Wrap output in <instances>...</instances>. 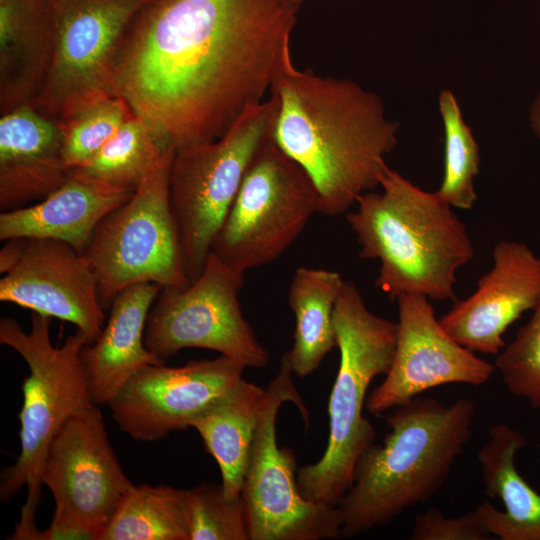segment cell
<instances>
[{"label":"cell","instance_id":"obj_30","mask_svg":"<svg viewBox=\"0 0 540 540\" xmlns=\"http://www.w3.org/2000/svg\"><path fill=\"white\" fill-rule=\"evenodd\" d=\"M514 339L496 355L494 366L506 389L540 410V303Z\"/></svg>","mask_w":540,"mask_h":540},{"label":"cell","instance_id":"obj_31","mask_svg":"<svg viewBox=\"0 0 540 540\" xmlns=\"http://www.w3.org/2000/svg\"><path fill=\"white\" fill-rule=\"evenodd\" d=\"M493 536L483 525L476 511L459 517H446L431 508L414 518L410 540H490Z\"/></svg>","mask_w":540,"mask_h":540},{"label":"cell","instance_id":"obj_19","mask_svg":"<svg viewBox=\"0 0 540 540\" xmlns=\"http://www.w3.org/2000/svg\"><path fill=\"white\" fill-rule=\"evenodd\" d=\"M161 289L147 282L120 291L99 337L82 348L80 358L94 404L108 405L139 369L164 364L144 342L148 314Z\"/></svg>","mask_w":540,"mask_h":540},{"label":"cell","instance_id":"obj_26","mask_svg":"<svg viewBox=\"0 0 540 540\" xmlns=\"http://www.w3.org/2000/svg\"><path fill=\"white\" fill-rule=\"evenodd\" d=\"M170 147L163 144L141 118L133 115L88 162L72 170L114 188L134 192L152 165Z\"/></svg>","mask_w":540,"mask_h":540},{"label":"cell","instance_id":"obj_22","mask_svg":"<svg viewBox=\"0 0 540 540\" xmlns=\"http://www.w3.org/2000/svg\"><path fill=\"white\" fill-rule=\"evenodd\" d=\"M527 443L519 430L499 423L478 452L484 491L499 498L504 510L483 502L475 511L489 533L501 540H540V494L515 466L516 454Z\"/></svg>","mask_w":540,"mask_h":540},{"label":"cell","instance_id":"obj_11","mask_svg":"<svg viewBox=\"0 0 540 540\" xmlns=\"http://www.w3.org/2000/svg\"><path fill=\"white\" fill-rule=\"evenodd\" d=\"M40 478L53 495L55 512L38 540H95L134 486L121 468L94 403L72 415L56 433Z\"/></svg>","mask_w":540,"mask_h":540},{"label":"cell","instance_id":"obj_4","mask_svg":"<svg viewBox=\"0 0 540 540\" xmlns=\"http://www.w3.org/2000/svg\"><path fill=\"white\" fill-rule=\"evenodd\" d=\"M382 192L368 191L346 219L364 259L380 262L375 286L396 300L418 294L456 301V272L472 260L473 244L464 223L437 192L414 185L388 168Z\"/></svg>","mask_w":540,"mask_h":540},{"label":"cell","instance_id":"obj_25","mask_svg":"<svg viewBox=\"0 0 540 540\" xmlns=\"http://www.w3.org/2000/svg\"><path fill=\"white\" fill-rule=\"evenodd\" d=\"M95 540H189L184 489L134 485Z\"/></svg>","mask_w":540,"mask_h":540},{"label":"cell","instance_id":"obj_2","mask_svg":"<svg viewBox=\"0 0 540 540\" xmlns=\"http://www.w3.org/2000/svg\"><path fill=\"white\" fill-rule=\"evenodd\" d=\"M270 94L278 106L274 141L314 183L321 214H342L380 185L398 124L387 119L378 95L349 79L300 70L293 61Z\"/></svg>","mask_w":540,"mask_h":540},{"label":"cell","instance_id":"obj_6","mask_svg":"<svg viewBox=\"0 0 540 540\" xmlns=\"http://www.w3.org/2000/svg\"><path fill=\"white\" fill-rule=\"evenodd\" d=\"M334 325L340 361L328 402V442L317 462L297 471V484L307 499L337 506L359 457L375 442V428L363 410L372 380L392 364L397 322L371 312L355 284L345 281Z\"/></svg>","mask_w":540,"mask_h":540},{"label":"cell","instance_id":"obj_15","mask_svg":"<svg viewBox=\"0 0 540 540\" xmlns=\"http://www.w3.org/2000/svg\"><path fill=\"white\" fill-rule=\"evenodd\" d=\"M396 301L395 353L384 380L367 395L369 413L380 415L434 387L480 386L490 380L494 364L480 359L446 332L428 297L402 294Z\"/></svg>","mask_w":540,"mask_h":540},{"label":"cell","instance_id":"obj_24","mask_svg":"<svg viewBox=\"0 0 540 540\" xmlns=\"http://www.w3.org/2000/svg\"><path fill=\"white\" fill-rule=\"evenodd\" d=\"M345 280L327 269L299 267L288 292L295 317L293 345L285 354L292 373L305 378L337 347L334 310Z\"/></svg>","mask_w":540,"mask_h":540},{"label":"cell","instance_id":"obj_20","mask_svg":"<svg viewBox=\"0 0 540 540\" xmlns=\"http://www.w3.org/2000/svg\"><path fill=\"white\" fill-rule=\"evenodd\" d=\"M132 194L71 170L60 187L36 204L3 211L0 239H53L83 253L99 223Z\"/></svg>","mask_w":540,"mask_h":540},{"label":"cell","instance_id":"obj_7","mask_svg":"<svg viewBox=\"0 0 540 540\" xmlns=\"http://www.w3.org/2000/svg\"><path fill=\"white\" fill-rule=\"evenodd\" d=\"M277 108L270 94L220 138L175 150L169 205L190 283L203 270L251 161L274 138Z\"/></svg>","mask_w":540,"mask_h":540},{"label":"cell","instance_id":"obj_27","mask_svg":"<svg viewBox=\"0 0 540 540\" xmlns=\"http://www.w3.org/2000/svg\"><path fill=\"white\" fill-rule=\"evenodd\" d=\"M135 115L120 96L104 94L65 108L55 119L66 165L72 170L88 162Z\"/></svg>","mask_w":540,"mask_h":540},{"label":"cell","instance_id":"obj_8","mask_svg":"<svg viewBox=\"0 0 540 540\" xmlns=\"http://www.w3.org/2000/svg\"><path fill=\"white\" fill-rule=\"evenodd\" d=\"M174 153L170 147L160 155L132 196L99 223L82 253L96 276L103 307L134 284H190L169 205Z\"/></svg>","mask_w":540,"mask_h":540},{"label":"cell","instance_id":"obj_16","mask_svg":"<svg viewBox=\"0 0 540 540\" xmlns=\"http://www.w3.org/2000/svg\"><path fill=\"white\" fill-rule=\"evenodd\" d=\"M247 367L228 356L183 366L147 365L108 403L119 428L137 441H157L191 422L243 378Z\"/></svg>","mask_w":540,"mask_h":540},{"label":"cell","instance_id":"obj_12","mask_svg":"<svg viewBox=\"0 0 540 540\" xmlns=\"http://www.w3.org/2000/svg\"><path fill=\"white\" fill-rule=\"evenodd\" d=\"M244 273L210 252L203 270L187 287H162L148 314L144 342L158 358L185 348H204L246 367L262 368L268 350L243 316L239 292Z\"/></svg>","mask_w":540,"mask_h":540},{"label":"cell","instance_id":"obj_9","mask_svg":"<svg viewBox=\"0 0 540 540\" xmlns=\"http://www.w3.org/2000/svg\"><path fill=\"white\" fill-rule=\"evenodd\" d=\"M284 355L264 390L258 424L250 447L241 489L250 540H322L341 537L337 506L307 499L297 484L296 460L279 447L276 422L280 407L292 402L308 424L309 412L292 380Z\"/></svg>","mask_w":540,"mask_h":540},{"label":"cell","instance_id":"obj_32","mask_svg":"<svg viewBox=\"0 0 540 540\" xmlns=\"http://www.w3.org/2000/svg\"><path fill=\"white\" fill-rule=\"evenodd\" d=\"M530 121L535 134L540 138V94L531 108Z\"/></svg>","mask_w":540,"mask_h":540},{"label":"cell","instance_id":"obj_10","mask_svg":"<svg viewBox=\"0 0 540 540\" xmlns=\"http://www.w3.org/2000/svg\"><path fill=\"white\" fill-rule=\"evenodd\" d=\"M316 213L320 197L314 183L273 138L247 168L211 252L245 273L278 259Z\"/></svg>","mask_w":540,"mask_h":540},{"label":"cell","instance_id":"obj_17","mask_svg":"<svg viewBox=\"0 0 540 540\" xmlns=\"http://www.w3.org/2000/svg\"><path fill=\"white\" fill-rule=\"evenodd\" d=\"M492 258L476 290L456 300L439 321L462 346L496 356L509 326L540 303V257L523 243L499 241Z\"/></svg>","mask_w":540,"mask_h":540},{"label":"cell","instance_id":"obj_23","mask_svg":"<svg viewBox=\"0 0 540 540\" xmlns=\"http://www.w3.org/2000/svg\"><path fill=\"white\" fill-rule=\"evenodd\" d=\"M264 390L242 378L190 424L215 459L222 491L230 499L241 494Z\"/></svg>","mask_w":540,"mask_h":540},{"label":"cell","instance_id":"obj_18","mask_svg":"<svg viewBox=\"0 0 540 540\" xmlns=\"http://www.w3.org/2000/svg\"><path fill=\"white\" fill-rule=\"evenodd\" d=\"M55 120L31 105L0 118V208L10 211L42 200L70 176Z\"/></svg>","mask_w":540,"mask_h":540},{"label":"cell","instance_id":"obj_1","mask_svg":"<svg viewBox=\"0 0 540 540\" xmlns=\"http://www.w3.org/2000/svg\"><path fill=\"white\" fill-rule=\"evenodd\" d=\"M305 0H153L113 67L117 95L175 150L224 135L291 63Z\"/></svg>","mask_w":540,"mask_h":540},{"label":"cell","instance_id":"obj_28","mask_svg":"<svg viewBox=\"0 0 540 540\" xmlns=\"http://www.w3.org/2000/svg\"><path fill=\"white\" fill-rule=\"evenodd\" d=\"M444 128V173L437 194L453 208L470 210L477 200L474 178L479 173V147L450 90L439 95Z\"/></svg>","mask_w":540,"mask_h":540},{"label":"cell","instance_id":"obj_3","mask_svg":"<svg viewBox=\"0 0 540 540\" xmlns=\"http://www.w3.org/2000/svg\"><path fill=\"white\" fill-rule=\"evenodd\" d=\"M386 416L389 432L359 457L339 501L341 537L351 538L391 522L432 498L444 485L471 435L475 405H449L415 397Z\"/></svg>","mask_w":540,"mask_h":540},{"label":"cell","instance_id":"obj_21","mask_svg":"<svg viewBox=\"0 0 540 540\" xmlns=\"http://www.w3.org/2000/svg\"><path fill=\"white\" fill-rule=\"evenodd\" d=\"M55 32L48 0H0V112L30 105L51 68Z\"/></svg>","mask_w":540,"mask_h":540},{"label":"cell","instance_id":"obj_13","mask_svg":"<svg viewBox=\"0 0 540 540\" xmlns=\"http://www.w3.org/2000/svg\"><path fill=\"white\" fill-rule=\"evenodd\" d=\"M152 1L48 0L54 55L48 76L30 105L54 120L80 101L117 95L113 83L116 56L131 24Z\"/></svg>","mask_w":540,"mask_h":540},{"label":"cell","instance_id":"obj_29","mask_svg":"<svg viewBox=\"0 0 540 540\" xmlns=\"http://www.w3.org/2000/svg\"><path fill=\"white\" fill-rule=\"evenodd\" d=\"M189 540H250L241 496L230 499L221 485L184 489Z\"/></svg>","mask_w":540,"mask_h":540},{"label":"cell","instance_id":"obj_14","mask_svg":"<svg viewBox=\"0 0 540 540\" xmlns=\"http://www.w3.org/2000/svg\"><path fill=\"white\" fill-rule=\"evenodd\" d=\"M0 300L74 324L94 343L104 327L96 276L71 245L14 238L0 250Z\"/></svg>","mask_w":540,"mask_h":540},{"label":"cell","instance_id":"obj_5","mask_svg":"<svg viewBox=\"0 0 540 540\" xmlns=\"http://www.w3.org/2000/svg\"><path fill=\"white\" fill-rule=\"evenodd\" d=\"M50 321L48 316L31 312V328L26 332L13 318L0 320V343L15 350L29 369L22 384L20 453L0 475L2 502L27 488L20 520L10 537L13 540H38L35 519L43 485L40 472L48 448L62 425L93 403L80 358L88 339L77 329L64 343L53 345Z\"/></svg>","mask_w":540,"mask_h":540}]
</instances>
